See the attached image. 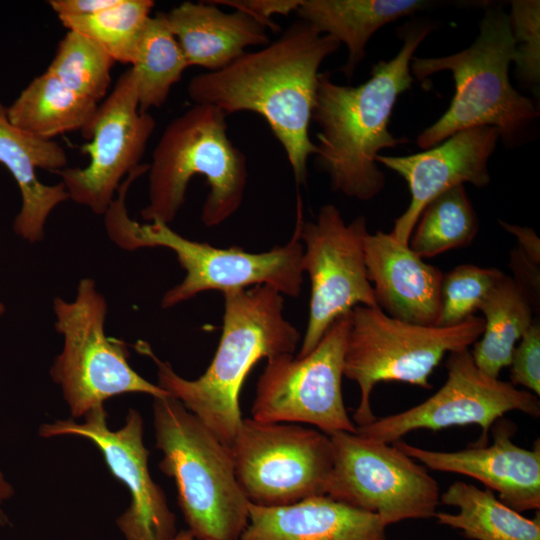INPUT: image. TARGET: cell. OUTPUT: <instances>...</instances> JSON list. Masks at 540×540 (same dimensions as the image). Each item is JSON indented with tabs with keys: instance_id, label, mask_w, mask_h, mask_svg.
<instances>
[{
	"instance_id": "10",
	"label": "cell",
	"mask_w": 540,
	"mask_h": 540,
	"mask_svg": "<svg viewBox=\"0 0 540 540\" xmlns=\"http://www.w3.org/2000/svg\"><path fill=\"white\" fill-rule=\"evenodd\" d=\"M230 450L237 481L253 505L285 506L326 495L333 450L320 430L246 418Z\"/></svg>"
},
{
	"instance_id": "32",
	"label": "cell",
	"mask_w": 540,
	"mask_h": 540,
	"mask_svg": "<svg viewBox=\"0 0 540 540\" xmlns=\"http://www.w3.org/2000/svg\"><path fill=\"white\" fill-rule=\"evenodd\" d=\"M508 17L515 43L516 68L524 80L536 85L540 79V2L514 0Z\"/></svg>"
},
{
	"instance_id": "18",
	"label": "cell",
	"mask_w": 540,
	"mask_h": 540,
	"mask_svg": "<svg viewBox=\"0 0 540 540\" xmlns=\"http://www.w3.org/2000/svg\"><path fill=\"white\" fill-rule=\"evenodd\" d=\"M511 430L503 427L494 432L493 443L456 452L423 449L403 441L394 445L426 467L442 472L462 474L495 490L500 500L521 513L540 508V446L532 450L516 445Z\"/></svg>"
},
{
	"instance_id": "1",
	"label": "cell",
	"mask_w": 540,
	"mask_h": 540,
	"mask_svg": "<svg viewBox=\"0 0 540 540\" xmlns=\"http://www.w3.org/2000/svg\"><path fill=\"white\" fill-rule=\"evenodd\" d=\"M340 47L299 20L275 41L245 52L226 67L195 75L187 92L195 104L211 105L226 115L251 111L265 119L282 145L298 184L307 177V161L316 153L309 137L322 62Z\"/></svg>"
},
{
	"instance_id": "14",
	"label": "cell",
	"mask_w": 540,
	"mask_h": 540,
	"mask_svg": "<svg viewBox=\"0 0 540 540\" xmlns=\"http://www.w3.org/2000/svg\"><path fill=\"white\" fill-rule=\"evenodd\" d=\"M82 422L58 419L43 423L42 438L76 436L91 442L101 453L109 472L128 490L130 504L116 519L125 540H173L178 533L176 516L163 489L149 470L150 452L144 444V421L129 408L124 424L111 429L104 406L88 412Z\"/></svg>"
},
{
	"instance_id": "23",
	"label": "cell",
	"mask_w": 540,
	"mask_h": 540,
	"mask_svg": "<svg viewBox=\"0 0 540 540\" xmlns=\"http://www.w3.org/2000/svg\"><path fill=\"white\" fill-rule=\"evenodd\" d=\"M429 5L423 0H301L296 12L300 20L346 45L342 71L350 79L377 30Z\"/></svg>"
},
{
	"instance_id": "9",
	"label": "cell",
	"mask_w": 540,
	"mask_h": 540,
	"mask_svg": "<svg viewBox=\"0 0 540 540\" xmlns=\"http://www.w3.org/2000/svg\"><path fill=\"white\" fill-rule=\"evenodd\" d=\"M52 307L63 348L49 373L72 419H81L104 406L105 401L123 394L140 393L153 398L169 395L131 367L124 341L107 336V301L92 278L79 281L72 300L55 297Z\"/></svg>"
},
{
	"instance_id": "21",
	"label": "cell",
	"mask_w": 540,
	"mask_h": 540,
	"mask_svg": "<svg viewBox=\"0 0 540 540\" xmlns=\"http://www.w3.org/2000/svg\"><path fill=\"white\" fill-rule=\"evenodd\" d=\"M380 517L327 495L294 504H249V522L240 540H388Z\"/></svg>"
},
{
	"instance_id": "5",
	"label": "cell",
	"mask_w": 540,
	"mask_h": 540,
	"mask_svg": "<svg viewBox=\"0 0 540 540\" xmlns=\"http://www.w3.org/2000/svg\"><path fill=\"white\" fill-rule=\"evenodd\" d=\"M226 116L214 106L195 104L166 126L147 171L144 220L169 225L195 175L205 177L209 187L201 212L205 226H218L237 212L247 184V161L227 135Z\"/></svg>"
},
{
	"instance_id": "20",
	"label": "cell",
	"mask_w": 540,
	"mask_h": 540,
	"mask_svg": "<svg viewBox=\"0 0 540 540\" xmlns=\"http://www.w3.org/2000/svg\"><path fill=\"white\" fill-rule=\"evenodd\" d=\"M0 163L15 180L21 206L13 221V230L23 240L34 244L45 236L49 215L69 199L62 182L47 185L36 170L56 173L67 167L68 158L61 145L36 137L10 122L7 107L0 101Z\"/></svg>"
},
{
	"instance_id": "28",
	"label": "cell",
	"mask_w": 540,
	"mask_h": 540,
	"mask_svg": "<svg viewBox=\"0 0 540 540\" xmlns=\"http://www.w3.org/2000/svg\"><path fill=\"white\" fill-rule=\"evenodd\" d=\"M477 231L478 219L467 192L457 185L426 205L408 245L420 257L430 258L469 245Z\"/></svg>"
},
{
	"instance_id": "36",
	"label": "cell",
	"mask_w": 540,
	"mask_h": 540,
	"mask_svg": "<svg viewBox=\"0 0 540 540\" xmlns=\"http://www.w3.org/2000/svg\"><path fill=\"white\" fill-rule=\"evenodd\" d=\"M118 0H50L48 5L58 17L90 16L115 5Z\"/></svg>"
},
{
	"instance_id": "3",
	"label": "cell",
	"mask_w": 540,
	"mask_h": 540,
	"mask_svg": "<svg viewBox=\"0 0 540 540\" xmlns=\"http://www.w3.org/2000/svg\"><path fill=\"white\" fill-rule=\"evenodd\" d=\"M222 333L216 353L197 379H186L142 340L133 346L156 366L157 385L197 417L230 448L242 424L240 391L263 358L294 354L301 335L283 314L277 290L257 285L223 293Z\"/></svg>"
},
{
	"instance_id": "6",
	"label": "cell",
	"mask_w": 540,
	"mask_h": 540,
	"mask_svg": "<svg viewBox=\"0 0 540 540\" xmlns=\"http://www.w3.org/2000/svg\"><path fill=\"white\" fill-rule=\"evenodd\" d=\"M479 35L468 48L444 57H413L412 77L424 80L450 71L455 94L447 111L417 137L426 150L465 129L491 126L512 144L539 115L533 101L515 90L509 80L515 43L509 17L501 8H488L479 24Z\"/></svg>"
},
{
	"instance_id": "11",
	"label": "cell",
	"mask_w": 540,
	"mask_h": 540,
	"mask_svg": "<svg viewBox=\"0 0 540 540\" xmlns=\"http://www.w3.org/2000/svg\"><path fill=\"white\" fill-rule=\"evenodd\" d=\"M328 436L333 467L327 496L378 515L386 526L435 516L439 486L424 465L395 445L357 433Z\"/></svg>"
},
{
	"instance_id": "24",
	"label": "cell",
	"mask_w": 540,
	"mask_h": 540,
	"mask_svg": "<svg viewBox=\"0 0 540 540\" xmlns=\"http://www.w3.org/2000/svg\"><path fill=\"white\" fill-rule=\"evenodd\" d=\"M98 107L94 100L83 96L45 71L36 76L7 107L11 123L45 140L82 131Z\"/></svg>"
},
{
	"instance_id": "8",
	"label": "cell",
	"mask_w": 540,
	"mask_h": 540,
	"mask_svg": "<svg viewBox=\"0 0 540 540\" xmlns=\"http://www.w3.org/2000/svg\"><path fill=\"white\" fill-rule=\"evenodd\" d=\"M349 316L343 376L360 389L356 426L376 419L370 403L376 384L397 381L431 388L428 378L444 355L469 349L484 329V319L474 315L447 327L405 322L364 305L355 306Z\"/></svg>"
},
{
	"instance_id": "27",
	"label": "cell",
	"mask_w": 540,
	"mask_h": 540,
	"mask_svg": "<svg viewBox=\"0 0 540 540\" xmlns=\"http://www.w3.org/2000/svg\"><path fill=\"white\" fill-rule=\"evenodd\" d=\"M131 69L136 79L139 110L160 108L189 67L164 12L150 16L138 41Z\"/></svg>"
},
{
	"instance_id": "7",
	"label": "cell",
	"mask_w": 540,
	"mask_h": 540,
	"mask_svg": "<svg viewBox=\"0 0 540 540\" xmlns=\"http://www.w3.org/2000/svg\"><path fill=\"white\" fill-rule=\"evenodd\" d=\"M152 412L158 466L175 483L188 530L195 540H240L250 502L230 448L170 395L153 398Z\"/></svg>"
},
{
	"instance_id": "25",
	"label": "cell",
	"mask_w": 540,
	"mask_h": 540,
	"mask_svg": "<svg viewBox=\"0 0 540 540\" xmlns=\"http://www.w3.org/2000/svg\"><path fill=\"white\" fill-rule=\"evenodd\" d=\"M440 502L459 509L436 512L442 525L462 531L473 540H540V521L527 518L498 500L493 491L456 481L440 495Z\"/></svg>"
},
{
	"instance_id": "34",
	"label": "cell",
	"mask_w": 540,
	"mask_h": 540,
	"mask_svg": "<svg viewBox=\"0 0 540 540\" xmlns=\"http://www.w3.org/2000/svg\"><path fill=\"white\" fill-rule=\"evenodd\" d=\"M210 2L244 11L258 19L273 32L279 31L280 28L272 20V17L274 15H289L292 11H296L301 4V0H215Z\"/></svg>"
},
{
	"instance_id": "16",
	"label": "cell",
	"mask_w": 540,
	"mask_h": 540,
	"mask_svg": "<svg viewBox=\"0 0 540 540\" xmlns=\"http://www.w3.org/2000/svg\"><path fill=\"white\" fill-rule=\"evenodd\" d=\"M447 379L430 398L406 411L376 418L357 426L356 433L377 441L393 443L417 429L440 430L476 424L486 444L492 424L510 411L533 417L540 415V402L533 393L483 373L469 349L449 353Z\"/></svg>"
},
{
	"instance_id": "37",
	"label": "cell",
	"mask_w": 540,
	"mask_h": 540,
	"mask_svg": "<svg viewBox=\"0 0 540 540\" xmlns=\"http://www.w3.org/2000/svg\"><path fill=\"white\" fill-rule=\"evenodd\" d=\"M504 230L516 236L518 249L535 265H540V240L532 228L521 227L499 220Z\"/></svg>"
},
{
	"instance_id": "13",
	"label": "cell",
	"mask_w": 540,
	"mask_h": 540,
	"mask_svg": "<svg viewBox=\"0 0 540 540\" xmlns=\"http://www.w3.org/2000/svg\"><path fill=\"white\" fill-rule=\"evenodd\" d=\"M366 220L346 224L332 204L322 206L314 221H300L302 268L311 282L309 316L297 357L310 353L338 318L358 305L378 307L367 277Z\"/></svg>"
},
{
	"instance_id": "35",
	"label": "cell",
	"mask_w": 540,
	"mask_h": 540,
	"mask_svg": "<svg viewBox=\"0 0 540 540\" xmlns=\"http://www.w3.org/2000/svg\"><path fill=\"white\" fill-rule=\"evenodd\" d=\"M510 266L515 274V282L530 299L534 310L539 308L540 270L539 266L529 261L517 248L510 253Z\"/></svg>"
},
{
	"instance_id": "40",
	"label": "cell",
	"mask_w": 540,
	"mask_h": 540,
	"mask_svg": "<svg viewBox=\"0 0 540 540\" xmlns=\"http://www.w3.org/2000/svg\"><path fill=\"white\" fill-rule=\"evenodd\" d=\"M6 308H5V305L4 303L0 300V318L2 317V315L4 314Z\"/></svg>"
},
{
	"instance_id": "38",
	"label": "cell",
	"mask_w": 540,
	"mask_h": 540,
	"mask_svg": "<svg viewBox=\"0 0 540 540\" xmlns=\"http://www.w3.org/2000/svg\"><path fill=\"white\" fill-rule=\"evenodd\" d=\"M15 494L13 485L8 481L0 469V506L10 500Z\"/></svg>"
},
{
	"instance_id": "26",
	"label": "cell",
	"mask_w": 540,
	"mask_h": 540,
	"mask_svg": "<svg viewBox=\"0 0 540 540\" xmlns=\"http://www.w3.org/2000/svg\"><path fill=\"white\" fill-rule=\"evenodd\" d=\"M478 310L484 315V329L470 352L483 373L498 378L510 365L517 341L534 321V307L515 280L504 274Z\"/></svg>"
},
{
	"instance_id": "4",
	"label": "cell",
	"mask_w": 540,
	"mask_h": 540,
	"mask_svg": "<svg viewBox=\"0 0 540 540\" xmlns=\"http://www.w3.org/2000/svg\"><path fill=\"white\" fill-rule=\"evenodd\" d=\"M144 173L143 167H137L123 180L116 197L104 214V224L108 238L124 250L164 247L175 253L186 274L180 283L163 294V309L174 307L209 290L225 293L266 285L282 295L297 297L300 294L304 277L303 244L300 239V221L303 214L300 197L297 200L295 228L286 244L260 253L247 252L237 246L217 248L208 243L190 240L163 222L141 224L130 218L126 207L127 192L133 182Z\"/></svg>"
},
{
	"instance_id": "17",
	"label": "cell",
	"mask_w": 540,
	"mask_h": 540,
	"mask_svg": "<svg viewBox=\"0 0 540 540\" xmlns=\"http://www.w3.org/2000/svg\"><path fill=\"white\" fill-rule=\"evenodd\" d=\"M500 133L491 126L461 130L434 147L408 156H382L376 162L402 176L411 201L398 217L390 234L408 245L426 205L441 193L464 183L480 188L489 184L488 161Z\"/></svg>"
},
{
	"instance_id": "29",
	"label": "cell",
	"mask_w": 540,
	"mask_h": 540,
	"mask_svg": "<svg viewBox=\"0 0 540 540\" xmlns=\"http://www.w3.org/2000/svg\"><path fill=\"white\" fill-rule=\"evenodd\" d=\"M154 5L152 0H118L112 7L94 15L58 18L68 30L101 46L115 62L132 64Z\"/></svg>"
},
{
	"instance_id": "15",
	"label": "cell",
	"mask_w": 540,
	"mask_h": 540,
	"mask_svg": "<svg viewBox=\"0 0 540 540\" xmlns=\"http://www.w3.org/2000/svg\"><path fill=\"white\" fill-rule=\"evenodd\" d=\"M155 126L152 115L139 110L136 79L130 68L81 131L90 140L81 147L89 155L88 164L56 172L69 199L104 215L123 180L141 164Z\"/></svg>"
},
{
	"instance_id": "33",
	"label": "cell",
	"mask_w": 540,
	"mask_h": 540,
	"mask_svg": "<svg viewBox=\"0 0 540 540\" xmlns=\"http://www.w3.org/2000/svg\"><path fill=\"white\" fill-rule=\"evenodd\" d=\"M512 353L510 379L537 397L540 395V324L533 321Z\"/></svg>"
},
{
	"instance_id": "22",
	"label": "cell",
	"mask_w": 540,
	"mask_h": 540,
	"mask_svg": "<svg viewBox=\"0 0 540 540\" xmlns=\"http://www.w3.org/2000/svg\"><path fill=\"white\" fill-rule=\"evenodd\" d=\"M189 66L220 70L251 46L270 43L267 27L252 15L226 13L210 1H186L164 12Z\"/></svg>"
},
{
	"instance_id": "2",
	"label": "cell",
	"mask_w": 540,
	"mask_h": 540,
	"mask_svg": "<svg viewBox=\"0 0 540 540\" xmlns=\"http://www.w3.org/2000/svg\"><path fill=\"white\" fill-rule=\"evenodd\" d=\"M430 31L426 24L406 28L397 55L379 61L358 86L337 84L328 72L319 74L312 112L319 127L314 155L334 191L367 201L384 188L385 175L376 158L382 149L408 141L393 136L388 124L398 97L414 80L413 54Z\"/></svg>"
},
{
	"instance_id": "31",
	"label": "cell",
	"mask_w": 540,
	"mask_h": 540,
	"mask_svg": "<svg viewBox=\"0 0 540 540\" xmlns=\"http://www.w3.org/2000/svg\"><path fill=\"white\" fill-rule=\"evenodd\" d=\"M503 275L497 268L470 264L460 265L443 275L437 326L457 325L473 316Z\"/></svg>"
},
{
	"instance_id": "30",
	"label": "cell",
	"mask_w": 540,
	"mask_h": 540,
	"mask_svg": "<svg viewBox=\"0 0 540 540\" xmlns=\"http://www.w3.org/2000/svg\"><path fill=\"white\" fill-rule=\"evenodd\" d=\"M114 63L93 40L68 30L46 71L73 91L98 103L107 94Z\"/></svg>"
},
{
	"instance_id": "39",
	"label": "cell",
	"mask_w": 540,
	"mask_h": 540,
	"mask_svg": "<svg viewBox=\"0 0 540 540\" xmlns=\"http://www.w3.org/2000/svg\"><path fill=\"white\" fill-rule=\"evenodd\" d=\"M173 540H195V538L188 529H185L178 531Z\"/></svg>"
},
{
	"instance_id": "12",
	"label": "cell",
	"mask_w": 540,
	"mask_h": 540,
	"mask_svg": "<svg viewBox=\"0 0 540 540\" xmlns=\"http://www.w3.org/2000/svg\"><path fill=\"white\" fill-rule=\"evenodd\" d=\"M349 314L335 320L307 355L282 354L267 360L257 381L252 419L311 424L327 435L356 433L342 395Z\"/></svg>"
},
{
	"instance_id": "19",
	"label": "cell",
	"mask_w": 540,
	"mask_h": 540,
	"mask_svg": "<svg viewBox=\"0 0 540 540\" xmlns=\"http://www.w3.org/2000/svg\"><path fill=\"white\" fill-rule=\"evenodd\" d=\"M367 277L378 307L388 316L437 326L443 273L390 233L364 237Z\"/></svg>"
}]
</instances>
